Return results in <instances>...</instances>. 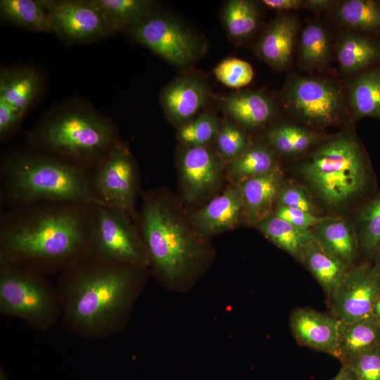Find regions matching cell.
<instances>
[{
  "mask_svg": "<svg viewBox=\"0 0 380 380\" xmlns=\"http://www.w3.org/2000/svg\"><path fill=\"white\" fill-rule=\"evenodd\" d=\"M300 261L330 296L347 272V265L325 252L314 241L308 243Z\"/></svg>",
  "mask_w": 380,
  "mask_h": 380,
  "instance_id": "cell-27",
  "label": "cell"
},
{
  "mask_svg": "<svg viewBox=\"0 0 380 380\" xmlns=\"http://www.w3.org/2000/svg\"><path fill=\"white\" fill-rule=\"evenodd\" d=\"M355 230L362 251L372 255L380 249V194L360 209Z\"/></svg>",
  "mask_w": 380,
  "mask_h": 380,
  "instance_id": "cell-35",
  "label": "cell"
},
{
  "mask_svg": "<svg viewBox=\"0 0 380 380\" xmlns=\"http://www.w3.org/2000/svg\"><path fill=\"white\" fill-rule=\"evenodd\" d=\"M222 16L227 34L235 40H242L250 37L259 23L257 7L252 1L247 0L227 1Z\"/></svg>",
  "mask_w": 380,
  "mask_h": 380,
  "instance_id": "cell-32",
  "label": "cell"
},
{
  "mask_svg": "<svg viewBox=\"0 0 380 380\" xmlns=\"http://www.w3.org/2000/svg\"><path fill=\"white\" fill-rule=\"evenodd\" d=\"M319 140V136L313 131L291 124L274 126L267 133L269 146L286 156L304 153Z\"/></svg>",
  "mask_w": 380,
  "mask_h": 380,
  "instance_id": "cell-31",
  "label": "cell"
},
{
  "mask_svg": "<svg viewBox=\"0 0 380 380\" xmlns=\"http://www.w3.org/2000/svg\"><path fill=\"white\" fill-rule=\"evenodd\" d=\"M331 380H358L351 368L343 365L337 375Z\"/></svg>",
  "mask_w": 380,
  "mask_h": 380,
  "instance_id": "cell-45",
  "label": "cell"
},
{
  "mask_svg": "<svg viewBox=\"0 0 380 380\" xmlns=\"http://www.w3.org/2000/svg\"><path fill=\"white\" fill-rule=\"evenodd\" d=\"M353 117L380 118V70H374L355 77L348 87Z\"/></svg>",
  "mask_w": 380,
  "mask_h": 380,
  "instance_id": "cell-30",
  "label": "cell"
},
{
  "mask_svg": "<svg viewBox=\"0 0 380 380\" xmlns=\"http://www.w3.org/2000/svg\"><path fill=\"white\" fill-rule=\"evenodd\" d=\"M312 232L315 241L324 252L347 266L353 262L358 242L355 230L347 220L324 216Z\"/></svg>",
  "mask_w": 380,
  "mask_h": 380,
  "instance_id": "cell-20",
  "label": "cell"
},
{
  "mask_svg": "<svg viewBox=\"0 0 380 380\" xmlns=\"http://www.w3.org/2000/svg\"><path fill=\"white\" fill-rule=\"evenodd\" d=\"M110 31L115 32L141 23L155 13V2L148 0H93Z\"/></svg>",
  "mask_w": 380,
  "mask_h": 380,
  "instance_id": "cell-25",
  "label": "cell"
},
{
  "mask_svg": "<svg viewBox=\"0 0 380 380\" xmlns=\"http://www.w3.org/2000/svg\"><path fill=\"white\" fill-rule=\"evenodd\" d=\"M0 379H1V380H6L5 376H4V373L2 372V371H1V377H0Z\"/></svg>",
  "mask_w": 380,
  "mask_h": 380,
  "instance_id": "cell-48",
  "label": "cell"
},
{
  "mask_svg": "<svg viewBox=\"0 0 380 380\" xmlns=\"http://www.w3.org/2000/svg\"><path fill=\"white\" fill-rule=\"evenodd\" d=\"M330 40L328 31L322 24L312 23L303 30L299 57L304 67L315 68L325 64L329 58Z\"/></svg>",
  "mask_w": 380,
  "mask_h": 380,
  "instance_id": "cell-34",
  "label": "cell"
},
{
  "mask_svg": "<svg viewBox=\"0 0 380 380\" xmlns=\"http://www.w3.org/2000/svg\"><path fill=\"white\" fill-rule=\"evenodd\" d=\"M336 15L348 27L365 32L380 30V4L376 1H345L338 6Z\"/></svg>",
  "mask_w": 380,
  "mask_h": 380,
  "instance_id": "cell-33",
  "label": "cell"
},
{
  "mask_svg": "<svg viewBox=\"0 0 380 380\" xmlns=\"http://www.w3.org/2000/svg\"><path fill=\"white\" fill-rule=\"evenodd\" d=\"M91 186L103 204L134 215L139 192V172L127 145L119 141L91 171Z\"/></svg>",
  "mask_w": 380,
  "mask_h": 380,
  "instance_id": "cell-9",
  "label": "cell"
},
{
  "mask_svg": "<svg viewBox=\"0 0 380 380\" xmlns=\"http://www.w3.org/2000/svg\"><path fill=\"white\" fill-rule=\"evenodd\" d=\"M225 168L217 151L208 146H184L178 156L182 196L189 204L201 203L220 187Z\"/></svg>",
  "mask_w": 380,
  "mask_h": 380,
  "instance_id": "cell-12",
  "label": "cell"
},
{
  "mask_svg": "<svg viewBox=\"0 0 380 380\" xmlns=\"http://www.w3.org/2000/svg\"><path fill=\"white\" fill-rule=\"evenodd\" d=\"M276 206L286 207L315 214V205L309 191L297 184L285 185L278 197Z\"/></svg>",
  "mask_w": 380,
  "mask_h": 380,
  "instance_id": "cell-39",
  "label": "cell"
},
{
  "mask_svg": "<svg viewBox=\"0 0 380 380\" xmlns=\"http://www.w3.org/2000/svg\"><path fill=\"white\" fill-rule=\"evenodd\" d=\"M215 141L217 153L226 162L239 157L250 146L244 132L229 121L220 126Z\"/></svg>",
  "mask_w": 380,
  "mask_h": 380,
  "instance_id": "cell-37",
  "label": "cell"
},
{
  "mask_svg": "<svg viewBox=\"0 0 380 380\" xmlns=\"http://www.w3.org/2000/svg\"><path fill=\"white\" fill-rule=\"evenodd\" d=\"M284 100L291 113L306 124L319 127L336 122L343 107V95L336 86L312 77L291 80Z\"/></svg>",
  "mask_w": 380,
  "mask_h": 380,
  "instance_id": "cell-10",
  "label": "cell"
},
{
  "mask_svg": "<svg viewBox=\"0 0 380 380\" xmlns=\"http://www.w3.org/2000/svg\"><path fill=\"white\" fill-rule=\"evenodd\" d=\"M340 360L343 365L380 347V326L370 317L351 323H340Z\"/></svg>",
  "mask_w": 380,
  "mask_h": 380,
  "instance_id": "cell-23",
  "label": "cell"
},
{
  "mask_svg": "<svg viewBox=\"0 0 380 380\" xmlns=\"http://www.w3.org/2000/svg\"><path fill=\"white\" fill-rule=\"evenodd\" d=\"M272 213L293 225L308 230H311V228L314 229L324 217L281 206H276Z\"/></svg>",
  "mask_w": 380,
  "mask_h": 380,
  "instance_id": "cell-41",
  "label": "cell"
},
{
  "mask_svg": "<svg viewBox=\"0 0 380 380\" xmlns=\"http://www.w3.org/2000/svg\"><path fill=\"white\" fill-rule=\"evenodd\" d=\"M91 177L88 170L33 148L8 154L0 165L1 203L8 209L40 202L103 204Z\"/></svg>",
  "mask_w": 380,
  "mask_h": 380,
  "instance_id": "cell-3",
  "label": "cell"
},
{
  "mask_svg": "<svg viewBox=\"0 0 380 380\" xmlns=\"http://www.w3.org/2000/svg\"><path fill=\"white\" fill-rule=\"evenodd\" d=\"M370 317L380 326V293L374 304Z\"/></svg>",
  "mask_w": 380,
  "mask_h": 380,
  "instance_id": "cell-46",
  "label": "cell"
},
{
  "mask_svg": "<svg viewBox=\"0 0 380 380\" xmlns=\"http://www.w3.org/2000/svg\"><path fill=\"white\" fill-rule=\"evenodd\" d=\"M92 205L40 202L2 212L0 261L46 275L91 256Z\"/></svg>",
  "mask_w": 380,
  "mask_h": 380,
  "instance_id": "cell-1",
  "label": "cell"
},
{
  "mask_svg": "<svg viewBox=\"0 0 380 380\" xmlns=\"http://www.w3.org/2000/svg\"><path fill=\"white\" fill-rule=\"evenodd\" d=\"M146 247L149 265L168 284L192 276L203 255V239L160 190L147 192L135 224Z\"/></svg>",
  "mask_w": 380,
  "mask_h": 380,
  "instance_id": "cell-4",
  "label": "cell"
},
{
  "mask_svg": "<svg viewBox=\"0 0 380 380\" xmlns=\"http://www.w3.org/2000/svg\"><path fill=\"white\" fill-rule=\"evenodd\" d=\"M297 28L294 17L284 15L274 19L256 46L258 56L274 68L286 67L291 61Z\"/></svg>",
  "mask_w": 380,
  "mask_h": 380,
  "instance_id": "cell-19",
  "label": "cell"
},
{
  "mask_svg": "<svg viewBox=\"0 0 380 380\" xmlns=\"http://www.w3.org/2000/svg\"><path fill=\"white\" fill-rule=\"evenodd\" d=\"M22 117L12 106L0 99V138L6 140L18 127Z\"/></svg>",
  "mask_w": 380,
  "mask_h": 380,
  "instance_id": "cell-42",
  "label": "cell"
},
{
  "mask_svg": "<svg viewBox=\"0 0 380 380\" xmlns=\"http://www.w3.org/2000/svg\"><path fill=\"white\" fill-rule=\"evenodd\" d=\"M333 1L328 0H307L304 1L305 7L315 11L327 9Z\"/></svg>",
  "mask_w": 380,
  "mask_h": 380,
  "instance_id": "cell-44",
  "label": "cell"
},
{
  "mask_svg": "<svg viewBox=\"0 0 380 380\" xmlns=\"http://www.w3.org/2000/svg\"><path fill=\"white\" fill-rule=\"evenodd\" d=\"M190 224L203 239L233 229L244 221V202L239 183H232L203 207L191 211Z\"/></svg>",
  "mask_w": 380,
  "mask_h": 380,
  "instance_id": "cell-15",
  "label": "cell"
},
{
  "mask_svg": "<svg viewBox=\"0 0 380 380\" xmlns=\"http://www.w3.org/2000/svg\"><path fill=\"white\" fill-rule=\"evenodd\" d=\"M127 31L140 44L176 65L189 64L198 51L194 36L177 20L163 14L155 13Z\"/></svg>",
  "mask_w": 380,
  "mask_h": 380,
  "instance_id": "cell-11",
  "label": "cell"
},
{
  "mask_svg": "<svg viewBox=\"0 0 380 380\" xmlns=\"http://www.w3.org/2000/svg\"><path fill=\"white\" fill-rule=\"evenodd\" d=\"M227 163L226 172L233 183L279 170L274 151L261 142L250 144L241 155Z\"/></svg>",
  "mask_w": 380,
  "mask_h": 380,
  "instance_id": "cell-26",
  "label": "cell"
},
{
  "mask_svg": "<svg viewBox=\"0 0 380 380\" xmlns=\"http://www.w3.org/2000/svg\"><path fill=\"white\" fill-rule=\"evenodd\" d=\"M1 19L34 32H53V26L42 0H1Z\"/></svg>",
  "mask_w": 380,
  "mask_h": 380,
  "instance_id": "cell-29",
  "label": "cell"
},
{
  "mask_svg": "<svg viewBox=\"0 0 380 380\" xmlns=\"http://www.w3.org/2000/svg\"><path fill=\"white\" fill-rule=\"evenodd\" d=\"M300 172L310 191L330 209L360 198L370 182V167L358 141L343 132L318 146L301 165Z\"/></svg>",
  "mask_w": 380,
  "mask_h": 380,
  "instance_id": "cell-6",
  "label": "cell"
},
{
  "mask_svg": "<svg viewBox=\"0 0 380 380\" xmlns=\"http://www.w3.org/2000/svg\"><path fill=\"white\" fill-rule=\"evenodd\" d=\"M0 311L44 331L61 315L57 288L42 274L0 261Z\"/></svg>",
  "mask_w": 380,
  "mask_h": 380,
  "instance_id": "cell-7",
  "label": "cell"
},
{
  "mask_svg": "<svg viewBox=\"0 0 380 380\" xmlns=\"http://www.w3.org/2000/svg\"><path fill=\"white\" fill-rule=\"evenodd\" d=\"M205 84L194 76H182L170 83L161 93V103L172 122L184 125L191 120L208 99Z\"/></svg>",
  "mask_w": 380,
  "mask_h": 380,
  "instance_id": "cell-17",
  "label": "cell"
},
{
  "mask_svg": "<svg viewBox=\"0 0 380 380\" xmlns=\"http://www.w3.org/2000/svg\"><path fill=\"white\" fill-rule=\"evenodd\" d=\"M379 251H380V249H379ZM375 269L376 270V271L380 274V252H379V258H378V260H377L376 267Z\"/></svg>",
  "mask_w": 380,
  "mask_h": 380,
  "instance_id": "cell-47",
  "label": "cell"
},
{
  "mask_svg": "<svg viewBox=\"0 0 380 380\" xmlns=\"http://www.w3.org/2000/svg\"><path fill=\"white\" fill-rule=\"evenodd\" d=\"M244 202V221L256 224L272 213L286 185L280 170L239 183Z\"/></svg>",
  "mask_w": 380,
  "mask_h": 380,
  "instance_id": "cell-18",
  "label": "cell"
},
{
  "mask_svg": "<svg viewBox=\"0 0 380 380\" xmlns=\"http://www.w3.org/2000/svg\"><path fill=\"white\" fill-rule=\"evenodd\" d=\"M262 2L268 8L277 11L293 10L305 6L304 1L300 0H263Z\"/></svg>",
  "mask_w": 380,
  "mask_h": 380,
  "instance_id": "cell-43",
  "label": "cell"
},
{
  "mask_svg": "<svg viewBox=\"0 0 380 380\" xmlns=\"http://www.w3.org/2000/svg\"><path fill=\"white\" fill-rule=\"evenodd\" d=\"M256 226L267 239L299 261L305 246L315 240L312 230L297 227L273 213Z\"/></svg>",
  "mask_w": 380,
  "mask_h": 380,
  "instance_id": "cell-24",
  "label": "cell"
},
{
  "mask_svg": "<svg viewBox=\"0 0 380 380\" xmlns=\"http://www.w3.org/2000/svg\"><path fill=\"white\" fill-rule=\"evenodd\" d=\"M379 293V273L375 268L360 265L347 271L329 296L331 310L344 323L369 317Z\"/></svg>",
  "mask_w": 380,
  "mask_h": 380,
  "instance_id": "cell-14",
  "label": "cell"
},
{
  "mask_svg": "<svg viewBox=\"0 0 380 380\" xmlns=\"http://www.w3.org/2000/svg\"><path fill=\"white\" fill-rule=\"evenodd\" d=\"M91 256L138 267L149 266L148 256L129 215L103 204L91 208Z\"/></svg>",
  "mask_w": 380,
  "mask_h": 380,
  "instance_id": "cell-8",
  "label": "cell"
},
{
  "mask_svg": "<svg viewBox=\"0 0 380 380\" xmlns=\"http://www.w3.org/2000/svg\"><path fill=\"white\" fill-rule=\"evenodd\" d=\"M33 149L92 171L117 144L118 132L109 119L84 108L57 111L27 135Z\"/></svg>",
  "mask_w": 380,
  "mask_h": 380,
  "instance_id": "cell-5",
  "label": "cell"
},
{
  "mask_svg": "<svg viewBox=\"0 0 380 380\" xmlns=\"http://www.w3.org/2000/svg\"><path fill=\"white\" fill-rule=\"evenodd\" d=\"M41 87V78L33 69L18 67L1 70L0 99L7 102L22 117L38 96Z\"/></svg>",
  "mask_w": 380,
  "mask_h": 380,
  "instance_id": "cell-21",
  "label": "cell"
},
{
  "mask_svg": "<svg viewBox=\"0 0 380 380\" xmlns=\"http://www.w3.org/2000/svg\"><path fill=\"white\" fill-rule=\"evenodd\" d=\"M143 267L87 257L59 274L57 290L64 323L91 339L122 327Z\"/></svg>",
  "mask_w": 380,
  "mask_h": 380,
  "instance_id": "cell-2",
  "label": "cell"
},
{
  "mask_svg": "<svg viewBox=\"0 0 380 380\" xmlns=\"http://www.w3.org/2000/svg\"><path fill=\"white\" fill-rule=\"evenodd\" d=\"M336 56L343 72H355L380 58V44L363 36L347 33L338 40Z\"/></svg>",
  "mask_w": 380,
  "mask_h": 380,
  "instance_id": "cell-28",
  "label": "cell"
},
{
  "mask_svg": "<svg viewBox=\"0 0 380 380\" xmlns=\"http://www.w3.org/2000/svg\"><path fill=\"white\" fill-rule=\"evenodd\" d=\"M348 365L358 380H380V347L365 352Z\"/></svg>",
  "mask_w": 380,
  "mask_h": 380,
  "instance_id": "cell-40",
  "label": "cell"
},
{
  "mask_svg": "<svg viewBox=\"0 0 380 380\" xmlns=\"http://www.w3.org/2000/svg\"><path fill=\"white\" fill-rule=\"evenodd\" d=\"M53 32L68 42H87L111 34L93 0H42Z\"/></svg>",
  "mask_w": 380,
  "mask_h": 380,
  "instance_id": "cell-13",
  "label": "cell"
},
{
  "mask_svg": "<svg viewBox=\"0 0 380 380\" xmlns=\"http://www.w3.org/2000/svg\"><path fill=\"white\" fill-rule=\"evenodd\" d=\"M223 107L236 122L248 128L270 122L276 115L275 106L267 96L257 91H241L224 99Z\"/></svg>",
  "mask_w": 380,
  "mask_h": 380,
  "instance_id": "cell-22",
  "label": "cell"
},
{
  "mask_svg": "<svg viewBox=\"0 0 380 380\" xmlns=\"http://www.w3.org/2000/svg\"><path fill=\"white\" fill-rule=\"evenodd\" d=\"M336 317L310 308L293 312L290 326L297 341L314 350L330 354L340 360L339 326Z\"/></svg>",
  "mask_w": 380,
  "mask_h": 380,
  "instance_id": "cell-16",
  "label": "cell"
},
{
  "mask_svg": "<svg viewBox=\"0 0 380 380\" xmlns=\"http://www.w3.org/2000/svg\"><path fill=\"white\" fill-rule=\"evenodd\" d=\"M220 127L217 118L206 113L181 125L177 138L184 146H208L215 139Z\"/></svg>",
  "mask_w": 380,
  "mask_h": 380,
  "instance_id": "cell-36",
  "label": "cell"
},
{
  "mask_svg": "<svg viewBox=\"0 0 380 380\" xmlns=\"http://www.w3.org/2000/svg\"><path fill=\"white\" fill-rule=\"evenodd\" d=\"M216 78L227 87L239 88L249 84L253 70L248 62L236 58L222 61L214 69Z\"/></svg>",
  "mask_w": 380,
  "mask_h": 380,
  "instance_id": "cell-38",
  "label": "cell"
}]
</instances>
